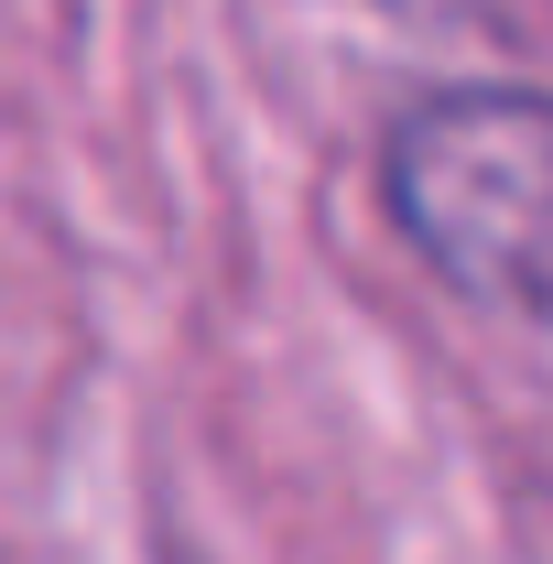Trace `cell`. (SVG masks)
<instances>
[{
    "label": "cell",
    "mask_w": 553,
    "mask_h": 564,
    "mask_svg": "<svg viewBox=\"0 0 553 564\" xmlns=\"http://www.w3.org/2000/svg\"><path fill=\"white\" fill-rule=\"evenodd\" d=\"M380 217L467 315L553 326V87H423L380 131Z\"/></svg>",
    "instance_id": "cell-1"
},
{
    "label": "cell",
    "mask_w": 553,
    "mask_h": 564,
    "mask_svg": "<svg viewBox=\"0 0 553 564\" xmlns=\"http://www.w3.org/2000/svg\"><path fill=\"white\" fill-rule=\"evenodd\" d=\"M402 33H445V44H488V33H521L532 0H380Z\"/></svg>",
    "instance_id": "cell-2"
}]
</instances>
